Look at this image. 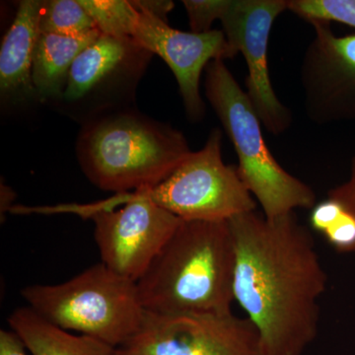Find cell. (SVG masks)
Wrapping results in <instances>:
<instances>
[{"mask_svg": "<svg viewBox=\"0 0 355 355\" xmlns=\"http://www.w3.org/2000/svg\"><path fill=\"white\" fill-rule=\"evenodd\" d=\"M234 300L261 338L263 355H302L319 330L328 275L310 231L295 214L268 219L256 210L230 219Z\"/></svg>", "mask_w": 355, "mask_h": 355, "instance_id": "1", "label": "cell"}, {"mask_svg": "<svg viewBox=\"0 0 355 355\" xmlns=\"http://www.w3.org/2000/svg\"><path fill=\"white\" fill-rule=\"evenodd\" d=\"M234 272L228 221H182L137 280L140 302L153 314L231 312Z\"/></svg>", "mask_w": 355, "mask_h": 355, "instance_id": "2", "label": "cell"}, {"mask_svg": "<svg viewBox=\"0 0 355 355\" xmlns=\"http://www.w3.org/2000/svg\"><path fill=\"white\" fill-rule=\"evenodd\" d=\"M76 153L91 183L121 195L162 183L191 151L180 130L127 108L84 123Z\"/></svg>", "mask_w": 355, "mask_h": 355, "instance_id": "3", "label": "cell"}, {"mask_svg": "<svg viewBox=\"0 0 355 355\" xmlns=\"http://www.w3.org/2000/svg\"><path fill=\"white\" fill-rule=\"evenodd\" d=\"M205 93L237 154L243 183L268 219L312 209L316 195L310 186L277 162L261 132V123L249 98L224 60H212L205 69Z\"/></svg>", "mask_w": 355, "mask_h": 355, "instance_id": "4", "label": "cell"}, {"mask_svg": "<svg viewBox=\"0 0 355 355\" xmlns=\"http://www.w3.org/2000/svg\"><path fill=\"white\" fill-rule=\"evenodd\" d=\"M21 295L49 323L92 336L114 349L123 347L139 331L146 313L137 282L103 263L62 284L26 286Z\"/></svg>", "mask_w": 355, "mask_h": 355, "instance_id": "5", "label": "cell"}, {"mask_svg": "<svg viewBox=\"0 0 355 355\" xmlns=\"http://www.w3.org/2000/svg\"><path fill=\"white\" fill-rule=\"evenodd\" d=\"M221 146L222 132L214 128L205 146L191 153L162 183L127 193L150 200L183 221H229L254 211L256 200L237 167L222 160Z\"/></svg>", "mask_w": 355, "mask_h": 355, "instance_id": "6", "label": "cell"}, {"mask_svg": "<svg viewBox=\"0 0 355 355\" xmlns=\"http://www.w3.org/2000/svg\"><path fill=\"white\" fill-rule=\"evenodd\" d=\"M76 207L78 211L72 214L94 222L101 263L135 282L183 221L150 200L130 193Z\"/></svg>", "mask_w": 355, "mask_h": 355, "instance_id": "7", "label": "cell"}, {"mask_svg": "<svg viewBox=\"0 0 355 355\" xmlns=\"http://www.w3.org/2000/svg\"><path fill=\"white\" fill-rule=\"evenodd\" d=\"M153 55L133 38L100 35L74 60L60 106L84 123L127 109Z\"/></svg>", "mask_w": 355, "mask_h": 355, "instance_id": "8", "label": "cell"}, {"mask_svg": "<svg viewBox=\"0 0 355 355\" xmlns=\"http://www.w3.org/2000/svg\"><path fill=\"white\" fill-rule=\"evenodd\" d=\"M121 349L139 355H263L254 324L232 311L146 312L139 331Z\"/></svg>", "mask_w": 355, "mask_h": 355, "instance_id": "9", "label": "cell"}, {"mask_svg": "<svg viewBox=\"0 0 355 355\" xmlns=\"http://www.w3.org/2000/svg\"><path fill=\"white\" fill-rule=\"evenodd\" d=\"M288 0H229L221 17L228 43L246 62V94L268 132L279 135L291 127L293 116L275 94L268 70V40L275 19L287 10Z\"/></svg>", "mask_w": 355, "mask_h": 355, "instance_id": "10", "label": "cell"}, {"mask_svg": "<svg viewBox=\"0 0 355 355\" xmlns=\"http://www.w3.org/2000/svg\"><path fill=\"white\" fill-rule=\"evenodd\" d=\"M310 24L315 36L300 69L306 114L320 125L355 120V33L338 36L331 23Z\"/></svg>", "mask_w": 355, "mask_h": 355, "instance_id": "11", "label": "cell"}, {"mask_svg": "<svg viewBox=\"0 0 355 355\" xmlns=\"http://www.w3.org/2000/svg\"><path fill=\"white\" fill-rule=\"evenodd\" d=\"M132 38L164 60L176 77L187 116L193 123L202 121L205 114L200 89L203 70L212 60H232L238 55L223 31L182 32L164 21L139 12Z\"/></svg>", "mask_w": 355, "mask_h": 355, "instance_id": "12", "label": "cell"}, {"mask_svg": "<svg viewBox=\"0 0 355 355\" xmlns=\"http://www.w3.org/2000/svg\"><path fill=\"white\" fill-rule=\"evenodd\" d=\"M44 1H21L0 50V95L4 103L36 99L32 72Z\"/></svg>", "mask_w": 355, "mask_h": 355, "instance_id": "13", "label": "cell"}, {"mask_svg": "<svg viewBox=\"0 0 355 355\" xmlns=\"http://www.w3.org/2000/svg\"><path fill=\"white\" fill-rule=\"evenodd\" d=\"M100 35L98 30L80 37L40 34L32 72L38 101L60 104L74 60Z\"/></svg>", "mask_w": 355, "mask_h": 355, "instance_id": "14", "label": "cell"}, {"mask_svg": "<svg viewBox=\"0 0 355 355\" xmlns=\"http://www.w3.org/2000/svg\"><path fill=\"white\" fill-rule=\"evenodd\" d=\"M7 323L32 355H114L116 350L92 336H76L49 323L28 306L14 310Z\"/></svg>", "mask_w": 355, "mask_h": 355, "instance_id": "15", "label": "cell"}, {"mask_svg": "<svg viewBox=\"0 0 355 355\" xmlns=\"http://www.w3.org/2000/svg\"><path fill=\"white\" fill-rule=\"evenodd\" d=\"M97 30L94 21L78 0L44 1L40 32L64 37H80Z\"/></svg>", "mask_w": 355, "mask_h": 355, "instance_id": "16", "label": "cell"}, {"mask_svg": "<svg viewBox=\"0 0 355 355\" xmlns=\"http://www.w3.org/2000/svg\"><path fill=\"white\" fill-rule=\"evenodd\" d=\"M102 35L132 38L139 12L128 0H78Z\"/></svg>", "mask_w": 355, "mask_h": 355, "instance_id": "17", "label": "cell"}, {"mask_svg": "<svg viewBox=\"0 0 355 355\" xmlns=\"http://www.w3.org/2000/svg\"><path fill=\"white\" fill-rule=\"evenodd\" d=\"M287 10L309 23L336 22L355 29V0H288Z\"/></svg>", "mask_w": 355, "mask_h": 355, "instance_id": "18", "label": "cell"}, {"mask_svg": "<svg viewBox=\"0 0 355 355\" xmlns=\"http://www.w3.org/2000/svg\"><path fill=\"white\" fill-rule=\"evenodd\" d=\"M182 3L188 14L191 31L202 34L211 31L214 21L221 19L229 0H184Z\"/></svg>", "mask_w": 355, "mask_h": 355, "instance_id": "19", "label": "cell"}, {"mask_svg": "<svg viewBox=\"0 0 355 355\" xmlns=\"http://www.w3.org/2000/svg\"><path fill=\"white\" fill-rule=\"evenodd\" d=\"M322 235L338 253L355 254V220L345 210Z\"/></svg>", "mask_w": 355, "mask_h": 355, "instance_id": "20", "label": "cell"}, {"mask_svg": "<svg viewBox=\"0 0 355 355\" xmlns=\"http://www.w3.org/2000/svg\"><path fill=\"white\" fill-rule=\"evenodd\" d=\"M343 214V209L335 200L327 198L317 203L310 214V224L314 230L323 234Z\"/></svg>", "mask_w": 355, "mask_h": 355, "instance_id": "21", "label": "cell"}, {"mask_svg": "<svg viewBox=\"0 0 355 355\" xmlns=\"http://www.w3.org/2000/svg\"><path fill=\"white\" fill-rule=\"evenodd\" d=\"M328 198L338 202L355 220V155L352 159L349 180L329 191Z\"/></svg>", "mask_w": 355, "mask_h": 355, "instance_id": "22", "label": "cell"}, {"mask_svg": "<svg viewBox=\"0 0 355 355\" xmlns=\"http://www.w3.org/2000/svg\"><path fill=\"white\" fill-rule=\"evenodd\" d=\"M130 2L139 12L148 14L166 23H168V14L175 6L174 2L169 0H132Z\"/></svg>", "mask_w": 355, "mask_h": 355, "instance_id": "23", "label": "cell"}, {"mask_svg": "<svg viewBox=\"0 0 355 355\" xmlns=\"http://www.w3.org/2000/svg\"><path fill=\"white\" fill-rule=\"evenodd\" d=\"M24 343L15 331L0 330V355H27Z\"/></svg>", "mask_w": 355, "mask_h": 355, "instance_id": "24", "label": "cell"}, {"mask_svg": "<svg viewBox=\"0 0 355 355\" xmlns=\"http://www.w3.org/2000/svg\"><path fill=\"white\" fill-rule=\"evenodd\" d=\"M14 193L10 188L7 186L1 184V217H3V212L6 214V211H10L12 209L11 207V202L14 200Z\"/></svg>", "mask_w": 355, "mask_h": 355, "instance_id": "25", "label": "cell"}, {"mask_svg": "<svg viewBox=\"0 0 355 355\" xmlns=\"http://www.w3.org/2000/svg\"><path fill=\"white\" fill-rule=\"evenodd\" d=\"M114 355H139V354H132V352H128V350L125 349H121V347H120V349H116V350H114Z\"/></svg>", "mask_w": 355, "mask_h": 355, "instance_id": "26", "label": "cell"}]
</instances>
